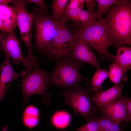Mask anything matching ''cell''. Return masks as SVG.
Listing matches in <instances>:
<instances>
[{"label": "cell", "mask_w": 131, "mask_h": 131, "mask_svg": "<svg viewBox=\"0 0 131 131\" xmlns=\"http://www.w3.org/2000/svg\"><path fill=\"white\" fill-rule=\"evenodd\" d=\"M104 18L111 45H131V0H119Z\"/></svg>", "instance_id": "1"}, {"label": "cell", "mask_w": 131, "mask_h": 131, "mask_svg": "<svg viewBox=\"0 0 131 131\" xmlns=\"http://www.w3.org/2000/svg\"><path fill=\"white\" fill-rule=\"evenodd\" d=\"M77 27V37L95 50L101 61H114L115 56L111 54L108 51L111 41L104 18L90 25L81 26L79 24Z\"/></svg>", "instance_id": "2"}, {"label": "cell", "mask_w": 131, "mask_h": 131, "mask_svg": "<svg viewBox=\"0 0 131 131\" xmlns=\"http://www.w3.org/2000/svg\"><path fill=\"white\" fill-rule=\"evenodd\" d=\"M90 87H83L79 84L62 91L61 95L65 103L73 109L75 115H80L86 121L95 119L98 108L90 96Z\"/></svg>", "instance_id": "3"}, {"label": "cell", "mask_w": 131, "mask_h": 131, "mask_svg": "<svg viewBox=\"0 0 131 131\" xmlns=\"http://www.w3.org/2000/svg\"><path fill=\"white\" fill-rule=\"evenodd\" d=\"M84 63L74 60L65 58L56 61L55 67L49 74V85L68 89L78 84L86 79L80 72Z\"/></svg>", "instance_id": "4"}, {"label": "cell", "mask_w": 131, "mask_h": 131, "mask_svg": "<svg viewBox=\"0 0 131 131\" xmlns=\"http://www.w3.org/2000/svg\"><path fill=\"white\" fill-rule=\"evenodd\" d=\"M35 27V45L38 50L43 51L51 41L57 32L65 25L61 21H54L47 11L39 8L31 13Z\"/></svg>", "instance_id": "5"}, {"label": "cell", "mask_w": 131, "mask_h": 131, "mask_svg": "<svg viewBox=\"0 0 131 131\" xmlns=\"http://www.w3.org/2000/svg\"><path fill=\"white\" fill-rule=\"evenodd\" d=\"M33 71L25 77L22 81L21 86L23 99L21 102L23 105L27 104L29 98L35 94L41 95L43 103L48 105L50 97L45 92L48 89L49 83V74L44 70L34 67Z\"/></svg>", "instance_id": "6"}, {"label": "cell", "mask_w": 131, "mask_h": 131, "mask_svg": "<svg viewBox=\"0 0 131 131\" xmlns=\"http://www.w3.org/2000/svg\"><path fill=\"white\" fill-rule=\"evenodd\" d=\"M22 0H14L11 7L16 12L17 25L20 31L21 40L25 43L28 51L26 59L32 66L38 65L37 58L33 54L31 40L33 19L31 13L25 9Z\"/></svg>", "instance_id": "7"}, {"label": "cell", "mask_w": 131, "mask_h": 131, "mask_svg": "<svg viewBox=\"0 0 131 131\" xmlns=\"http://www.w3.org/2000/svg\"><path fill=\"white\" fill-rule=\"evenodd\" d=\"M77 33V30L73 33H71L65 25L59 28L50 43L43 52L52 60L56 61L68 58Z\"/></svg>", "instance_id": "8"}, {"label": "cell", "mask_w": 131, "mask_h": 131, "mask_svg": "<svg viewBox=\"0 0 131 131\" xmlns=\"http://www.w3.org/2000/svg\"><path fill=\"white\" fill-rule=\"evenodd\" d=\"M6 36L0 43V50L4 52L6 57L11 59L14 64L22 63L25 70L20 74L24 78L30 73L33 67L24 57L22 51L20 41L16 37L14 32Z\"/></svg>", "instance_id": "9"}, {"label": "cell", "mask_w": 131, "mask_h": 131, "mask_svg": "<svg viewBox=\"0 0 131 131\" xmlns=\"http://www.w3.org/2000/svg\"><path fill=\"white\" fill-rule=\"evenodd\" d=\"M89 64L96 69L100 68L96 55L91 48L76 37L68 58Z\"/></svg>", "instance_id": "10"}, {"label": "cell", "mask_w": 131, "mask_h": 131, "mask_svg": "<svg viewBox=\"0 0 131 131\" xmlns=\"http://www.w3.org/2000/svg\"><path fill=\"white\" fill-rule=\"evenodd\" d=\"M121 95L114 102L104 108H98V111H101L105 114L121 129H123L130 122Z\"/></svg>", "instance_id": "11"}, {"label": "cell", "mask_w": 131, "mask_h": 131, "mask_svg": "<svg viewBox=\"0 0 131 131\" xmlns=\"http://www.w3.org/2000/svg\"><path fill=\"white\" fill-rule=\"evenodd\" d=\"M123 86V82H120L107 90L95 94L91 97L92 101L97 108H104L118 98Z\"/></svg>", "instance_id": "12"}, {"label": "cell", "mask_w": 131, "mask_h": 131, "mask_svg": "<svg viewBox=\"0 0 131 131\" xmlns=\"http://www.w3.org/2000/svg\"><path fill=\"white\" fill-rule=\"evenodd\" d=\"M0 101L3 100L11 82L19 77V74L13 70L10 59L6 57L0 66Z\"/></svg>", "instance_id": "13"}, {"label": "cell", "mask_w": 131, "mask_h": 131, "mask_svg": "<svg viewBox=\"0 0 131 131\" xmlns=\"http://www.w3.org/2000/svg\"><path fill=\"white\" fill-rule=\"evenodd\" d=\"M114 62L121 68L122 73V79L126 82L128 80L126 73L131 68V48L126 46L117 47Z\"/></svg>", "instance_id": "14"}, {"label": "cell", "mask_w": 131, "mask_h": 131, "mask_svg": "<svg viewBox=\"0 0 131 131\" xmlns=\"http://www.w3.org/2000/svg\"><path fill=\"white\" fill-rule=\"evenodd\" d=\"M40 112L35 106L30 105L27 106L23 113L22 121L26 128L32 129L37 126L40 121Z\"/></svg>", "instance_id": "15"}, {"label": "cell", "mask_w": 131, "mask_h": 131, "mask_svg": "<svg viewBox=\"0 0 131 131\" xmlns=\"http://www.w3.org/2000/svg\"><path fill=\"white\" fill-rule=\"evenodd\" d=\"M71 115L67 112L59 110L55 112L50 118L51 122L56 128L64 129L67 128L71 120Z\"/></svg>", "instance_id": "16"}, {"label": "cell", "mask_w": 131, "mask_h": 131, "mask_svg": "<svg viewBox=\"0 0 131 131\" xmlns=\"http://www.w3.org/2000/svg\"><path fill=\"white\" fill-rule=\"evenodd\" d=\"M108 72L105 69H97L90 80V90L95 94L102 90V84L108 77Z\"/></svg>", "instance_id": "17"}, {"label": "cell", "mask_w": 131, "mask_h": 131, "mask_svg": "<svg viewBox=\"0 0 131 131\" xmlns=\"http://www.w3.org/2000/svg\"><path fill=\"white\" fill-rule=\"evenodd\" d=\"M97 119L100 124V131H124L103 112Z\"/></svg>", "instance_id": "18"}, {"label": "cell", "mask_w": 131, "mask_h": 131, "mask_svg": "<svg viewBox=\"0 0 131 131\" xmlns=\"http://www.w3.org/2000/svg\"><path fill=\"white\" fill-rule=\"evenodd\" d=\"M69 1L68 0H54L51 5L53 20L55 22L61 21V19Z\"/></svg>", "instance_id": "19"}, {"label": "cell", "mask_w": 131, "mask_h": 131, "mask_svg": "<svg viewBox=\"0 0 131 131\" xmlns=\"http://www.w3.org/2000/svg\"><path fill=\"white\" fill-rule=\"evenodd\" d=\"M97 8L95 13L98 20L102 19L103 16L111 7L116 4L118 0H95Z\"/></svg>", "instance_id": "20"}, {"label": "cell", "mask_w": 131, "mask_h": 131, "mask_svg": "<svg viewBox=\"0 0 131 131\" xmlns=\"http://www.w3.org/2000/svg\"><path fill=\"white\" fill-rule=\"evenodd\" d=\"M82 10L83 9L81 8L65 9L61 17V22L65 25L68 20L72 21L76 24H80L79 15Z\"/></svg>", "instance_id": "21"}, {"label": "cell", "mask_w": 131, "mask_h": 131, "mask_svg": "<svg viewBox=\"0 0 131 131\" xmlns=\"http://www.w3.org/2000/svg\"><path fill=\"white\" fill-rule=\"evenodd\" d=\"M108 68V77L110 81L115 84L119 83L122 76V72L120 67L114 62L109 65Z\"/></svg>", "instance_id": "22"}, {"label": "cell", "mask_w": 131, "mask_h": 131, "mask_svg": "<svg viewBox=\"0 0 131 131\" xmlns=\"http://www.w3.org/2000/svg\"><path fill=\"white\" fill-rule=\"evenodd\" d=\"M97 18L95 12L82 10L81 11L79 16L80 25L84 26L90 25L94 23Z\"/></svg>", "instance_id": "23"}, {"label": "cell", "mask_w": 131, "mask_h": 131, "mask_svg": "<svg viewBox=\"0 0 131 131\" xmlns=\"http://www.w3.org/2000/svg\"><path fill=\"white\" fill-rule=\"evenodd\" d=\"M100 124L98 119H91L87 121L85 124L78 128L77 131H100Z\"/></svg>", "instance_id": "24"}, {"label": "cell", "mask_w": 131, "mask_h": 131, "mask_svg": "<svg viewBox=\"0 0 131 131\" xmlns=\"http://www.w3.org/2000/svg\"><path fill=\"white\" fill-rule=\"evenodd\" d=\"M0 14L13 16H16V12L11 6L8 4H0Z\"/></svg>", "instance_id": "25"}, {"label": "cell", "mask_w": 131, "mask_h": 131, "mask_svg": "<svg viewBox=\"0 0 131 131\" xmlns=\"http://www.w3.org/2000/svg\"><path fill=\"white\" fill-rule=\"evenodd\" d=\"M84 2L83 0H71L67 3L65 9H83Z\"/></svg>", "instance_id": "26"}, {"label": "cell", "mask_w": 131, "mask_h": 131, "mask_svg": "<svg viewBox=\"0 0 131 131\" xmlns=\"http://www.w3.org/2000/svg\"><path fill=\"white\" fill-rule=\"evenodd\" d=\"M23 1L26 6L27 4L32 3L36 5L39 7V8L44 10L47 11L49 8V7L43 0H23Z\"/></svg>", "instance_id": "27"}, {"label": "cell", "mask_w": 131, "mask_h": 131, "mask_svg": "<svg viewBox=\"0 0 131 131\" xmlns=\"http://www.w3.org/2000/svg\"><path fill=\"white\" fill-rule=\"evenodd\" d=\"M121 96L124 103L128 119L130 122L131 120V98L123 96L121 94Z\"/></svg>", "instance_id": "28"}, {"label": "cell", "mask_w": 131, "mask_h": 131, "mask_svg": "<svg viewBox=\"0 0 131 131\" xmlns=\"http://www.w3.org/2000/svg\"><path fill=\"white\" fill-rule=\"evenodd\" d=\"M85 2L86 7L88 8L87 10L91 12H94L93 8L96 5V3L95 0H83Z\"/></svg>", "instance_id": "29"}, {"label": "cell", "mask_w": 131, "mask_h": 131, "mask_svg": "<svg viewBox=\"0 0 131 131\" xmlns=\"http://www.w3.org/2000/svg\"><path fill=\"white\" fill-rule=\"evenodd\" d=\"M14 0H0V4L8 3H13Z\"/></svg>", "instance_id": "30"}, {"label": "cell", "mask_w": 131, "mask_h": 131, "mask_svg": "<svg viewBox=\"0 0 131 131\" xmlns=\"http://www.w3.org/2000/svg\"><path fill=\"white\" fill-rule=\"evenodd\" d=\"M0 30L3 32V23L2 21L0 20Z\"/></svg>", "instance_id": "31"}, {"label": "cell", "mask_w": 131, "mask_h": 131, "mask_svg": "<svg viewBox=\"0 0 131 131\" xmlns=\"http://www.w3.org/2000/svg\"><path fill=\"white\" fill-rule=\"evenodd\" d=\"M8 127L7 125L5 126L2 129L1 131H7Z\"/></svg>", "instance_id": "32"}, {"label": "cell", "mask_w": 131, "mask_h": 131, "mask_svg": "<svg viewBox=\"0 0 131 131\" xmlns=\"http://www.w3.org/2000/svg\"><path fill=\"white\" fill-rule=\"evenodd\" d=\"M2 38L3 37L1 34L0 33V43L3 39Z\"/></svg>", "instance_id": "33"}, {"label": "cell", "mask_w": 131, "mask_h": 131, "mask_svg": "<svg viewBox=\"0 0 131 131\" xmlns=\"http://www.w3.org/2000/svg\"></svg>", "instance_id": "34"}, {"label": "cell", "mask_w": 131, "mask_h": 131, "mask_svg": "<svg viewBox=\"0 0 131 131\" xmlns=\"http://www.w3.org/2000/svg\"></svg>", "instance_id": "35"}]
</instances>
